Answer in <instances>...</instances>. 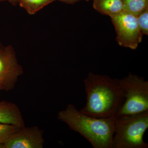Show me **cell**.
<instances>
[{"label": "cell", "mask_w": 148, "mask_h": 148, "mask_svg": "<svg viewBox=\"0 0 148 148\" xmlns=\"http://www.w3.org/2000/svg\"><path fill=\"white\" fill-rule=\"evenodd\" d=\"M84 82L86 103L80 112L97 118L115 117L125 100L119 79L89 73Z\"/></svg>", "instance_id": "cell-1"}, {"label": "cell", "mask_w": 148, "mask_h": 148, "mask_svg": "<svg viewBox=\"0 0 148 148\" xmlns=\"http://www.w3.org/2000/svg\"><path fill=\"white\" fill-rule=\"evenodd\" d=\"M58 120L78 132L94 148H112L113 138L116 125L115 117L97 118L88 116L69 104L58 112Z\"/></svg>", "instance_id": "cell-2"}, {"label": "cell", "mask_w": 148, "mask_h": 148, "mask_svg": "<svg viewBox=\"0 0 148 148\" xmlns=\"http://www.w3.org/2000/svg\"><path fill=\"white\" fill-rule=\"evenodd\" d=\"M116 118L112 148H148L143 139L148 128V111Z\"/></svg>", "instance_id": "cell-3"}, {"label": "cell", "mask_w": 148, "mask_h": 148, "mask_svg": "<svg viewBox=\"0 0 148 148\" xmlns=\"http://www.w3.org/2000/svg\"><path fill=\"white\" fill-rule=\"evenodd\" d=\"M125 100L115 117L148 111V82L143 77L129 73L119 79Z\"/></svg>", "instance_id": "cell-4"}, {"label": "cell", "mask_w": 148, "mask_h": 148, "mask_svg": "<svg viewBox=\"0 0 148 148\" xmlns=\"http://www.w3.org/2000/svg\"><path fill=\"white\" fill-rule=\"evenodd\" d=\"M116 34V40L121 46L135 49L141 42L143 35L138 26L137 16L124 11L111 17Z\"/></svg>", "instance_id": "cell-5"}, {"label": "cell", "mask_w": 148, "mask_h": 148, "mask_svg": "<svg viewBox=\"0 0 148 148\" xmlns=\"http://www.w3.org/2000/svg\"><path fill=\"white\" fill-rule=\"evenodd\" d=\"M23 72L13 48L11 45L3 46L0 44V80L3 90L8 91L13 89Z\"/></svg>", "instance_id": "cell-6"}, {"label": "cell", "mask_w": 148, "mask_h": 148, "mask_svg": "<svg viewBox=\"0 0 148 148\" xmlns=\"http://www.w3.org/2000/svg\"><path fill=\"white\" fill-rule=\"evenodd\" d=\"M43 131L38 126L24 127L11 135L0 148H42Z\"/></svg>", "instance_id": "cell-7"}, {"label": "cell", "mask_w": 148, "mask_h": 148, "mask_svg": "<svg viewBox=\"0 0 148 148\" xmlns=\"http://www.w3.org/2000/svg\"><path fill=\"white\" fill-rule=\"evenodd\" d=\"M0 123L12 125L20 127L25 126L18 106L14 103L5 101L0 102Z\"/></svg>", "instance_id": "cell-8"}, {"label": "cell", "mask_w": 148, "mask_h": 148, "mask_svg": "<svg viewBox=\"0 0 148 148\" xmlns=\"http://www.w3.org/2000/svg\"><path fill=\"white\" fill-rule=\"evenodd\" d=\"M93 8L103 15L112 17L124 11L123 0H92Z\"/></svg>", "instance_id": "cell-9"}, {"label": "cell", "mask_w": 148, "mask_h": 148, "mask_svg": "<svg viewBox=\"0 0 148 148\" xmlns=\"http://www.w3.org/2000/svg\"><path fill=\"white\" fill-rule=\"evenodd\" d=\"M56 0H18V4L29 14L32 15Z\"/></svg>", "instance_id": "cell-10"}, {"label": "cell", "mask_w": 148, "mask_h": 148, "mask_svg": "<svg viewBox=\"0 0 148 148\" xmlns=\"http://www.w3.org/2000/svg\"><path fill=\"white\" fill-rule=\"evenodd\" d=\"M124 11L137 16L148 7V0H123Z\"/></svg>", "instance_id": "cell-11"}, {"label": "cell", "mask_w": 148, "mask_h": 148, "mask_svg": "<svg viewBox=\"0 0 148 148\" xmlns=\"http://www.w3.org/2000/svg\"><path fill=\"white\" fill-rule=\"evenodd\" d=\"M20 128L12 125L0 123V146Z\"/></svg>", "instance_id": "cell-12"}, {"label": "cell", "mask_w": 148, "mask_h": 148, "mask_svg": "<svg viewBox=\"0 0 148 148\" xmlns=\"http://www.w3.org/2000/svg\"><path fill=\"white\" fill-rule=\"evenodd\" d=\"M137 21L141 34L148 35V7L137 15Z\"/></svg>", "instance_id": "cell-13"}, {"label": "cell", "mask_w": 148, "mask_h": 148, "mask_svg": "<svg viewBox=\"0 0 148 148\" xmlns=\"http://www.w3.org/2000/svg\"><path fill=\"white\" fill-rule=\"evenodd\" d=\"M56 1H60L62 2L66 3L67 4H73L79 1H88L90 0H56Z\"/></svg>", "instance_id": "cell-14"}, {"label": "cell", "mask_w": 148, "mask_h": 148, "mask_svg": "<svg viewBox=\"0 0 148 148\" xmlns=\"http://www.w3.org/2000/svg\"><path fill=\"white\" fill-rule=\"evenodd\" d=\"M1 1H8L13 5H16L18 4V0H0Z\"/></svg>", "instance_id": "cell-15"}, {"label": "cell", "mask_w": 148, "mask_h": 148, "mask_svg": "<svg viewBox=\"0 0 148 148\" xmlns=\"http://www.w3.org/2000/svg\"><path fill=\"white\" fill-rule=\"evenodd\" d=\"M0 90H3V86L1 81L0 80Z\"/></svg>", "instance_id": "cell-16"}]
</instances>
